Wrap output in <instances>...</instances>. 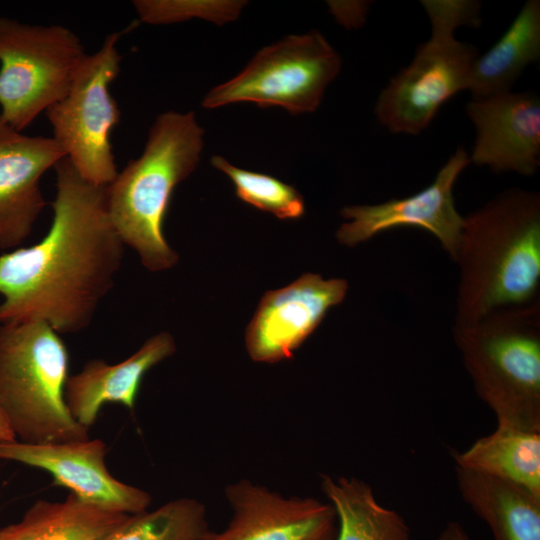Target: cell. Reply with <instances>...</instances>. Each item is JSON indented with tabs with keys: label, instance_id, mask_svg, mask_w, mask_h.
<instances>
[{
	"label": "cell",
	"instance_id": "11",
	"mask_svg": "<svg viewBox=\"0 0 540 540\" xmlns=\"http://www.w3.org/2000/svg\"><path fill=\"white\" fill-rule=\"evenodd\" d=\"M106 452V444L98 438L46 444L0 442V460L42 469L84 502L127 515L146 511L151 495L112 476L105 464Z\"/></svg>",
	"mask_w": 540,
	"mask_h": 540
},
{
	"label": "cell",
	"instance_id": "13",
	"mask_svg": "<svg viewBox=\"0 0 540 540\" xmlns=\"http://www.w3.org/2000/svg\"><path fill=\"white\" fill-rule=\"evenodd\" d=\"M233 510L220 532L208 531L202 540H334L337 517L329 503L313 497L285 498L240 480L225 489Z\"/></svg>",
	"mask_w": 540,
	"mask_h": 540
},
{
	"label": "cell",
	"instance_id": "26",
	"mask_svg": "<svg viewBox=\"0 0 540 540\" xmlns=\"http://www.w3.org/2000/svg\"><path fill=\"white\" fill-rule=\"evenodd\" d=\"M16 440V437L9 425V422L0 408V442H9Z\"/></svg>",
	"mask_w": 540,
	"mask_h": 540
},
{
	"label": "cell",
	"instance_id": "10",
	"mask_svg": "<svg viewBox=\"0 0 540 540\" xmlns=\"http://www.w3.org/2000/svg\"><path fill=\"white\" fill-rule=\"evenodd\" d=\"M470 163L463 148H458L438 171L433 183L418 193L374 205L344 207L340 214L349 222L336 232L339 243L355 246L396 227H418L433 234L455 260L464 217L456 209L453 188Z\"/></svg>",
	"mask_w": 540,
	"mask_h": 540
},
{
	"label": "cell",
	"instance_id": "14",
	"mask_svg": "<svg viewBox=\"0 0 540 540\" xmlns=\"http://www.w3.org/2000/svg\"><path fill=\"white\" fill-rule=\"evenodd\" d=\"M53 137L29 136L0 115V250L11 251L31 234L46 206L41 177L65 158Z\"/></svg>",
	"mask_w": 540,
	"mask_h": 540
},
{
	"label": "cell",
	"instance_id": "4",
	"mask_svg": "<svg viewBox=\"0 0 540 540\" xmlns=\"http://www.w3.org/2000/svg\"><path fill=\"white\" fill-rule=\"evenodd\" d=\"M453 337L497 425L540 432V302L454 326Z\"/></svg>",
	"mask_w": 540,
	"mask_h": 540
},
{
	"label": "cell",
	"instance_id": "17",
	"mask_svg": "<svg viewBox=\"0 0 540 540\" xmlns=\"http://www.w3.org/2000/svg\"><path fill=\"white\" fill-rule=\"evenodd\" d=\"M459 494L493 540H540V496L516 484L455 466Z\"/></svg>",
	"mask_w": 540,
	"mask_h": 540
},
{
	"label": "cell",
	"instance_id": "16",
	"mask_svg": "<svg viewBox=\"0 0 540 540\" xmlns=\"http://www.w3.org/2000/svg\"><path fill=\"white\" fill-rule=\"evenodd\" d=\"M175 351L172 335L160 332L119 363L108 364L102 359L88 361L78 373L69 375L66 380L64 399L69 413L89 429L107 402L134 409L144 375Z\"/></svg>",
	"mask_w": 540,
	"mask_h": 540
},
{
	"label": "cell",
	"instance_id": "6",
	"mask_svg": "<svg viewBox=\"0 0 540 540\" xmlns=\"http://www.w3.org/2000/svg\"><path fill=\"white\" fill-rule=\"evenodd\" d=\"M431 25L430 38L420 44L411 63L380 93L375 114L392 133L417 135L432 122L441 106L467 90L479 56L471 44L455 37L460 26L478 27L481 4L474 0H422Z\"/></svg>",
	"mask_w": 540,
	"mask_h": 540
},
{
	"label": "cell",
	"instance_id": "1",
	"mask_svg": "<svg viewBox=\"0 0 540 540\" xmlns=\"http://www.w3.org/2000/svg\"><path fill=\"white\" fill-rule=\"evenodd\" d=\"M54 168L46 235L0 255V324L41 320L60 335L75 334L90 326L113 288L125 245L108 213L106 186L83 179L66 157Z\"/></svg>",
	"mask_w": 540,
	"mask_h": 540
},
{
	"label": "cell",
	"instance_id": "19",
	"mask_svg": "<svg viewBox=\"0 0 540 540\" xmlns=\"http://www.w3.org/2000/svg\"><path fill=\"white\" fill-rule=\"evenodd\" d=\"M456 467L489 475L540 496V432L497 425L453 454Z\"/></svg>",
	"mask_w": 540,
	"mask_h": 540
},
{
	"label": "cell",
	"instance_id": "18",
	"mask_svg": "<svg viewBox=\"0 0 540 540\" xmlns=\"http://www.w3.org/2000/svg\"><path fill=\"white\" fill-rule=\"evenodd\" d=\"M540 58V1L528 0L501 38L473 65L472 100L511 91L524 69Z\"/></svg>",
	"mask_w": 540,
	"mask_h": 540
},
{
	"label": "cell",
	"instance_id": "22",
	"mask_svg": "<svg viewBox=\"0 0 540 540\" xmlns=\"http://www.w3.org/2000/svg\"><path fill=\"white\" fill-rule=\"evenodd\" d=\"M208 531L205 506L179 498L130 515L104 540H202Z\"/></svg>",
	"mask_w": 540,
	"mask_h": 540
},
{
	"label": "cell",
	"instance_id": "5",
	"mask_svg": "<svg viewBox=\"0 0 540 540\" xmlns=\"http://www.w3.org/2000/svg\"><path fill=\"white\" fill-rule=\"evenodd\" d=\"M69 353L41 320L0 324V408L17 441L58 443L89 438L69 413L64 388Z\"/></svg>",
	"mask_w": 540,
	"mask_h": 540
},
{
	"label": "cell",
	"instance_id": "23",
	"mask_svg": "<svg viewBox=\"0 0 540 540\" xmlns=\"http://www.w3.org/2000/svg\"><path fill=\"white\" fill-rule=\"evenodd\" d=\"M211 164L232 180L238 198L245 203L279 219H295L304 214L303 196L295 187L273 176L235 167L222 156H213Z\"/></svg>",
	"mask_w": 540,
	"mask_h": 540
},
{
	"label": "cell",
	"instance_id": "25",
	"mask_svg": "<svg viewBox=\"0 0 540 540\" xmlns=\"http://www.w3.org/2000/svg\"><path fill=\"white\" fill-rule=\"evenodd\" d=\"M437 540H471L466 529L457 521H449L443 527Z\"/></svg>",
	"mask_w": 540,
	"mask_h": 540
},
{
	"label": "cell",
	"instance_id": "8",
	"mask_svg": "<svg viewBox=\"0 0 540 540\" xmlns=\"http://www.w3.org/2000/svg\"><path fill=\"white\" fill-rule=\"evenodd\" d=\"M340 68V55L320 32L290 35L260 50L238 75L210 90L202 105L213 109L253 102L294 115L310 113Z\"/></svg>",
	"mask_w": 540,
	"mask_h": 540
},
{
	"label": "cell",
	"instance_id": "21",
	"mask_svg": "<svg viewBox=\"0 0 540 540\" xmlns=\"http://www.w3.org/2000/svg\"><path fill=\"white\" fill-rule=\"evenodd\" d=\"M321 489L337 517L334 540H414L403 516L382 505L365 481L323 475Z\"/></svg>",
	"mask_w": 540,
	"mask_h": 540
},
{
	"label": "cell",
	"instance_id": "2",
	"mask_svg": "<svg viewBox=\"0 0 540 540\" xmlns=\"http://www.w3.org/2000/svg\"><path fill=\"white\" fill-rule=\"evenodd\" d=\"M454 326L539 302L540 195L511 188L464 218Z\"/></svg>",
	"mask_w": 540,
	"mask_h": 540
},
{
	"label": "cell",
	"instance_id": "20",
	"mask_svg": "<svg viewBox=\"0 0 540 540\" xmlns=\"http://www.w3.org/2000/svg\"><path fill=\"white\" fill-rule=\"evenodd\" d=\"M130 515L104 510L73 493L63 501H36L0 540H104Z\"/></svg>",
	"mask_w": 540,
	"mask_h": 540
},
{
	"label": "cell",
	"instance_id": "3",
	"mask_svg": "<svg viewBox=\"0 0 540 540\" xmlns=\"http://www.w3.org/2000/svg\"><path fill=\"white\" fill-rule=\"evenodd\" d=\"M203 135L193 112L158 115L142 154L106 186L108 213L117 233L150 271L170 269L178 261L163 223L175 187L199 163Z\"/></svg>",
	"mask_w": 540,
	"mask_h": 540
},
{
	"label": "cell",
	"instance_id": "7",
	"mask_svg": "<svg viewBox=\"0 0 540 540\" xmlns=\"http://www.w3.org/2000/svg\"><path fill=\"white\" fill-rule=\"evenodd\" d=\"M86 55L65 26L0 17V115L23 132L66 96Z\"/></svg>",
	"mask_w": 540,
	"mask_h": 540
},
{
	"label": "cell",
	"instance_id": "24",
	"mask_svg": "<svg viewBox=\"0 0 540 540\" xmlns=\"http://www.w3.org/2000/svg\"><path fill=\"white\" fill-rule=\"evenodd\" d=\"M329 7L335 18L346 27H360L369 11L370 4L362 1H329Z\"/></svg>",
	"mask_w": 540,
	"mask_h": 540
},
{
	"label": "cell",
	"instance_id": "15",
	"mask_svg": "<svg viewBox=\"0 0 540 540\" xmlns=\"http://www.w3.org/2000/svg\"><path fill=\"white\" fill-rule=\"evenodd\" d=\"M466 113L476 129L470 162L495 173H536L540 166V100L535 93L509 91L471 100Z\"/></svg>",
	"mask_w": 540,
	"mask_h": 540
},
{
	"label": "cell",
	"instance_id": "12",
	"mask_svg": "<svg viewBox=\"0 0 540 540\" xmlns=\"http://www.w3.org/2000/svg\"><path fill=\"white\" fill-rule=\"evenodd\" d=\"M347 290L345 279L306 273L284 288L266 292L246 328L245 345L252 360L276 363L292 358Z\"/></svg>",
	"mask_w": 540,
	"mask_h": 540
},
{
	"label": "cell",
	"instance_id": "9",
	"mask_svg": "<svg viewBox=\"0 0 540 540\" xmlns=\"http://www.w3.org/2000/svg\"><path fill=\"white\" fill-rule=\"evenodd\" d=\"M120 36L107 35L96 52L85 56L66 96L46 111L66 158L97 186L109 185L118 174L110 134L120 110L109 87L120 71Z\"/></svg>",
	"mask_w": 540,
	"mask_h": 540
}]
</instances>
